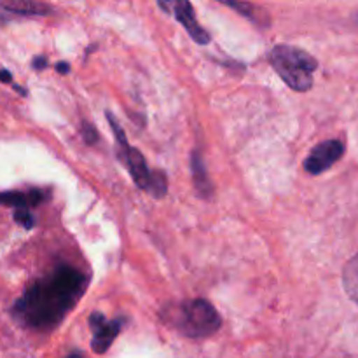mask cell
<instances>
[{
  "instance_id": "6da1fadb",
  "label": "cell",
  "mask_w": 358,
  "mask_h": 358,
  "mask_svg": "<svg viewBox=\"0 0 358 358\" xmlns=\"http://www.w3.org/2000/svg\"><path fill=\"white\" fill-rule=\"evenodd\" d=\"M86 289V278L72 266H58L45 278L37 280L14 304V315L24 325L49 331L65 318Z\"/></svg>"
},
{
  "instance_id": "7a4b0ae2",
  "label": "cell",
  "mask_w": 358,
  "mask_h": 358,
  "mask_svg": "<svg viewBox=\"0 0 358 358\" xmlns=\"http://www.w3.org/2000/svg\"><path fill=\"white\" fill-rule=\"evenodd\" d=\"M164 324L170 325L185 338L199 339L215 334L222 325L220 315L205 299H191L168 306L163 311Z\"/></svg>"
},
{
  "instance_id": "3957f363",
  "label": "cell",
  "mask_w": 358,
  "mask_h": 358,
  "mask_svg": "<svg viewBox=\"0 0 358 358\" xmlns=\"http://www.w3.org/2000/svg\"><path fill=\"white\" fill-rule=\"evenodd\" d=\"M269 63L290 90L304 93L313 86V73L318 63L310 52L294 45H276L269 52Z\"/></svg>"
},
{
  "instance_id": "277c9868",
  "label": "cell",
  "mask_w": 358,
  "mask_h": 358,
  "mask_svg": "<svg viewBox=\"0 0 358 358\" xmlns=\"http://www.w3.org/2000/svg\"><path fill=\"white\" fill-rule=\"evenodd\" d=\"M345 154V145L341 140H325L318 143L310 156L304 161V170L311 175H320L334 166Z\"/></svg>"
},
{
  "instance_id": "5b68a950",
  "label": "cell",
  "mask_w": 358,
  "mask_h": 358,
  "mask_svg": "<svg viewBox=\"0 0 358 358\" xmlns=\"http://www.w3.org/2000/svg\"><path fill=\"white\" fill-rule=\"evenodd\" d=\"M90 325L93 329V341H91V348L96 353H105L112 346L114 339L117 338L119 331L122 327V320H112L108 322L103 317V313L94 311L90 317Z\"/></svg>"
},
{
  "instance_id": "8992f818",
  "label": "cell",
  "mask_w": 358,
  "mask_h": 358,
  "mask_svg": "<svg viewBox=\"0 0 358 358\" xmlns=\"http://www.w3.org/2000/svg\"><path fill=\"white\" fill-rule=\"evenodd\" d=\"M173 9H175V17H177V20L184 24L185 30H187V34L191 35V37L194 38L198 44H201V45L208 44L210 35L206 34V31L201 28V24L198 23L191 3L185 2V0H180V2L173 3Z\"/></svg>"
},
{
  "instance_id": "52a82bcc",
  "label": "cell",
  "mask_w": 358,
  "mask_h": 358,
  "mask_svg": "<svg viewBox=\"0 0 358 358\" xmlns=\"http://www.w3.org/2000/svg\"><path fill=\"white\" fill-rule=\"evenodd\" d=\"M121 161H124V164L128 166L129 173H131L133 180H135L136 187H140L142 191H149V182H150V170L147 168L145 157L142 156L138 149H133L129 147L128 152L121 157Z\"/></svg>"
},
{
  "instance_id": "ba28073f",
  "label": "cell",
  "mask_w": 358,
  "mask_h": 358,
  "mask_svg": "<svg viewBox=\"0 0 358 358\" xmlns=\"http://www.w3.org/2000/svg\"><path fill=\"white\" fill-rule=\"evenodd\" d=\"M0 6L17 16H49L52 10L48 3L31 2V0H6L0 2Z\"/></svg>"
},
{
  "instance_id": "9c48e42d",
  "label": "cell",
  "mask_w": 358,
  "mask_h": 358,
  "mask_svg": "<svg viewBox=\"0 0 358 358\" xmlns=\"http://www.w3.org/2000/svg\"><path fill=\"white\" fill-rule=\"evenodd\" d=\"M44 199L42 192H0V205L13 206L16 210H30L31 206H37Z\"/></svg>"
},
{
  "instance_id": "30bf717a",
  "label": "cell",
  "mask_w": 358,
  "mask_h": 358,
  "mask_svg": "<svg viewBox=\"0 0 358 358\" xmlns=\"http://www.w3.org/2000/svg\"><path fill=\"white\" fill-rule=\"evenodd\" d=\"M191 168H192V180H194L196 191L201 194V198H210V196H212V184H210L205 163H203L199 154L196 152L192 154Z\"/></svg>"
},
{
  "instance_id": "8fae6325",
  "label": "cell",
  "mask_w": 358,
  "mask_h": 358,
  "mask_svg": "<svg viewBox=\"0 0 358 358\" xmlns=\"http://www.w3.org/2000/svg\"><path fill=\"white\" fill-rule=\"evenodd\" d=\"M343 285L346 294L358 303V255L348 261V264L343 269Z\"/></svg>"
},
{
  "instance_id": "7c38bea8",
  "label": "cell",
  "mask_w": 358,
  "mask_h": 358,
  "mask_svg": "<svg viewBox=\"0 0 358 358\" xmlns=\"http://www.w3.org/2000/svg\"><path fill=\"white\" fill-rule=\"evenodd\" d=\"M168 185H166V175L159 170L150 171V182H149V191L152 192L154 198H163L166 196Z\"/></svg>"
},
{
  "instance_id": "4fadbf2b",
  "label": "cell",
  "mask_w": 358,
  "mask_h": 358,
  "mask_svg": "<svg viewBox=\"0 0 358 358\" xmlns=\"http://www.w3.org/2000/svg\"><path fill=\"white\" fill-rule=\"evenodd\" d=\"M14 220H16L17 224H21L23 227H27V229H31L35 224V219L30 213V210H16V212H14Z\"/></svg>"
},
{
  "instance_id": "5bb4252c",
  "label": "cell",
  "mask_w": 358,
  "mask_h": 358,
  "mask_svg": "<svg viewBox=\"0 0 358 358\" xmlns=\"http://www.w3.org/2000/svg\"><path fill=\"white\" fill-rule=\"evenodd\" d=\"M224 6L231 7V9L238 10L243 16H250L252 17V6L250 3H241V2H224Z\"/></svg>"
},
{
  "instance_id": "9a60e30c",
  "label": "cell",
  "mask_w": 358,
  "mask_h": 358,
  "mask_svg": "<svg viewBox=\"0 0 358 358\" xmlns=\"http://www.w3.org/2000/svg\"><path fill=\"white\" fill-rule=\"evenodd\" d=\"M83 136H84V140H86V143H94L98 138L96 131H94V128L91 124L83 126Z\"/></svg>"
},
{
  "instance_id": "2e32d148",
  "label": "cell",
  "mask_w": 358,
  "mask_h": 358,
  "mask_svg": "<svg viewBox=\"0 0 358 358\" xmlns=\"http://www.w3.org/2000/svg\"><path fill=\"white\" fill-rule=\"evenodd\" d=\"M31 65H34V69L42 70V69H45V66H48V59H45L44 56H37V58L31 62Z\"/></svg>"
},
{
  "instance_id": "e0dca14e",
  "label": "cell",
  "mask_w": 358,
  "mask_h": 358,
  "mask_svg": "<svg viewBox=\"0 0 358 358\" xmlns=\"http://www.w3.org/2000/svg\"><path fill=\"white\" fill-rule=\"evenodd\" d=\"M10 20H13V14H10L9 10L3 9L2 6H0V24L7 23V21H10Z\"/></svg>"
},
{
  "instance_id": "ac0fdd59",
  "label": "cell",
  "mask_w": 358,
  "mask_h": 358,
  "mask_svg": "<svg viewBox=\"0 0 358 358\" xmlns=\"http://www.w3.org/2000/svg\"><path fill=\"white\" fill-rule=\"evenodd\" d=\"M13 80V76H10L9 70H0V83L9 84Z\"/></svg>"
},
{
  "instance_id": "d6986e66",
  "label": "cell",
  "mask_w": 358,
  "mask_h": 358,
  "mask_svg": "<svg viewBox=\"0 0 358 358\" xmlns=\"http://www.w3.org/2000/svg\"><path fill=\"white\" fill-rule=\"evenodd\" d=\"M56 70H58L59 73H69L70 65H69V63H65V62H59L58 65H56Z\"/></svg>"
},
{
  "instance_id": "ffe728a7",
  "label": "cell",
  "mask_w": 358,
  "mask_h": 358,
  "mask_svg": "<svg viewBox=\"0 0 358 358\" xmlns=\"http://www.w3.org/2000/svg\"><path fill=\"white\" fill-rule=\"evenodd\" d=\"M65 358H84V357H83V353L72 352V353H69V355H66Z\"/></svg>"
},
{
  "instance_id": "44dd1931",
  "label": "cell",
  "mask_w": 358,
  "mask_h": 358,
  "mask_svg": "<svg viewBox=\"0 0 358 358\" xmlns=\"http://www.w3.org/2000/svg\"><path fill=\"white\" fill-rule=\"evenodd\" d=\"M14 90H16V91H17V93H21V94H27V90H23V87L16 86V84H14Z\"/></svg>"
}]
</instances>
